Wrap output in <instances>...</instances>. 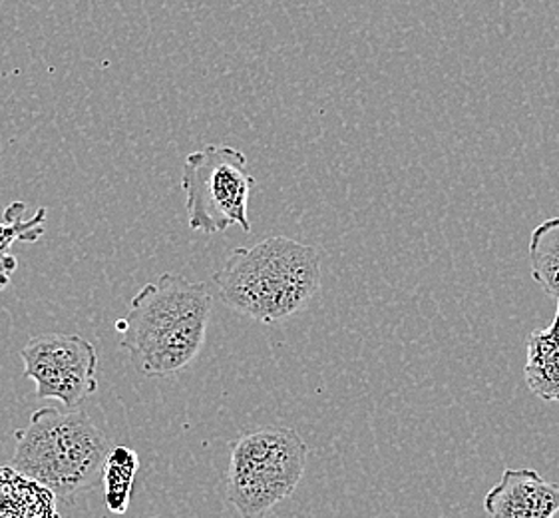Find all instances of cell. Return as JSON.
Returning a JSON list of instances; mask_svg holds the SVG:
<instances>
[{
	"label": "cell",
	"instance_id": "5b68a950",
	"mask_svg": "<svg viewBox=\"0 0 559 518\" xmlns=\"http://www.w3.org/2000/svg\"><path fill=\"white\" fill-rule=\"evenodd\" d=\"M253 188L255 178L249 174L241 150L207 144L191 152L181 174L188 226L207 236L225 234L234 226L249 234V193Z\"/></svg>",
	"mask_w": 559,
	"mask_h": 518
},
{
	"label": "cell",
	"instance_id": "3957f363",
	"mask_svg": "<svg viewBox=\"0 0 559 518\" xmlns=\"http://www.w3.org/2000/svg\"><path fill=\"white\" fill-rule=\"evenodd\" d=\"M110 451V439L82 409L45 407L14 433L12 467L57 498H70L100 485Z\"/></svg>",
	"mask_w": 559,
	"mask_h": 518
},
{
	"label": "cell",
	"instance_id": "277c9868",
	"mask_svg": "<svg viewBox=\"0 0 559 518\" xmlns=\"http://www.w3.org/2000/svg\"><path fill=\"white\" fill-rule=\"evenodd\" d=\"M309 447L289 427H263L231 443L227 501L241 518H267L295 493L307 467Z\"/></svg>",
	"mask_w": 559,
	"mask_h": 518
},
{
	"label": "cell",
	"instance_id": "52a82bcc",
	"mask_svg": "<svg viewBox=\"0 0 559 518\" xmlns=\"http://www.w3.org/2000/svg\"><path fill=\"white\" fill-rule=\"evenodd\" d=\"M490 518H554L559 513V486L534 469H506L484 498Z\"/></svg>",
	"mask_w": 559,
	"mask_h": 518
},
{
	"label": "cell",
	"instance_id": "7a4b0ae2",
	"mask_svg": "<svg viewBox=\"0 0 559 518\" xmlns=\"http://www.w3.org/2000/svg\"><path fill=\"white\" fill-rule=\"evenodd\" d=\"M212 283L227 309L273 326L301 314L319 295L321 256L292 237H267L234 249Z\"/></svg>",
	"mask_w": 559,
	"mask_h": 518
},
{
	"label": "cell",
	"instance_id": "7c38bea8",
	"mask_svg": "<svg viewBox=\"0 0 559 518\" xmlns=\"http://www.w3.org/2000/svg\"><path fill=\"white\" fill-rule=\"evenodd\" d=\"M19 270V258L12 251H0V292L11 283L12 273Z\"/></svg>",
	"mask_w": 559,
	"mask_h": 518
},
{
	"label": "cell",
	"instance_id": "9c48e42d",
	"mask_svg": "<svg viewBox=\"0 0 559 518\" xmlns=\"http://www.w3.org/2000/svg\"><path fill=\"white\" fill-rule=\"evenodd\" d=\"M0 518L62 517L55 493L14 467H0Z\"/></svg>",
	"mask_w": 559,
	"mask_h": 518
},
{
	"label": "cell",
	"instance_id": "8fae6325",
	"mask_svg": "<svg viewBox=\"0 0 559 518\" xmlns=\"http://www.w3.org/2000/svg\"><path fill=\"white\" fill-rule=\"evenodd\" d=\"M532 278L559 304V215L542 222L530 237Z\"/></svg>",
	"mask_w": 559,
	"mask_h": 518
},
{
	"label": "cell",
	"instance_id": "8992f818",
	"mask_svg": "<svg viewBox=\"0 0 559 518\" xmlns=\"http://www.w3.org/2000/svg\"><path fill=\"white\" fill-rule=\"evenodd\" d=\"M21 360L38 399H57L67 409H79L98 389V353L80 335H36L26 341Z\"/></svg>",
	"mask_w": 559,
	"mask_h": 518
},
{
	"label": "cell",
	"instance_id": "30bf717a",
	"mask_svg": "<svg viewBox=\"0 0 559 518\" xmlns=\"http://www.w3.org/2000/svg\"><path fill=\"white\" fill-rule=\"evenodd\" d=\"M140 469L138 452L130 447H114L104 462L102 483H104V503L106 508L122 517L128 513L132 493H134L135 474Z\"/></svg>",
	"mask_w": 559,
	"mask_h": 518
},
{
	"label": "cell",
	"instance_id": "ba28073f",
	"mask_svg": "<svg viewBox=\"0 0 559 518\" xmlns=\"http://www.w3.org/2000/svg\"><path fill=\"white\" fill-rule=\"evenodd\" d=\"M524 377L532 393L559 403V304L551 326L527 338Z\"/></svg>",
	"mask_w": 559,
	"mask_h": 518
},
{
	"label": "cell",
	"instance_id": "6da1fadb",
	"mask_svg": "<svg viewBox=\"0 0 559 518\" xmlns=\"http://www.w3.org/2000/svg\"><path fill=\"white\" fill-rule=\"evenodd\" d=\"M212 307L207 283L162 273L135 293L128 316L116 321L120 348L147 377L183 372L203 350Z\"/></svg>",
	"mask_w": 559,
	"mask_h": 518
}]
</instances>
